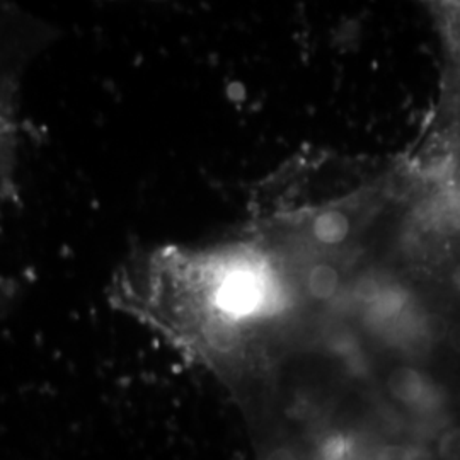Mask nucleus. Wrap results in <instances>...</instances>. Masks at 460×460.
<instances>
[{"label": "nucleus", "instance_id": "f03ea898", "mask_svg": "<svg viewBox=\"0 0 460 460\" xmlns=\"http://www.w3.org/2000/svg\"><path fill=\"white\" fill-rule=\"evenodd\" d=\"M429 13L444 45V79L460 83V2H433Z\"/></svg>", "mask_w": 460, "mask_h": 460}, {"label": "nucleus", "instance_id": "f257e3e1", "mask_svg": "<svg viewBox=\"0 0 460 460\" xmlns=\"http://www.w3.org/2000/svg\"><path fill=\"white\" fill-rule=\"evenodd\" d=\"M431 184L460 188V83L444 79L442 96L425 142L406 161Z\"/></svg>", "mask_w": 460, "mask_h": 460}]
</instances>
